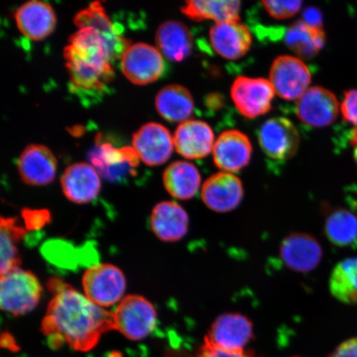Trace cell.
Returning a JSON list of instances; mask_svg holds the SVG:
<instances>
[{"mask_svg":"<svg viewBox=\"0 0 357 357\" xmlns=\"http://www.w3.org/2000/svg\"><path fill=\"white\" fill-rule=\"evenodd\" d=\"M132 146L142 162L156 167L167 162L175 145L167 128L158 123H149L134 133Z\"/></svg>","mask_w":357,"mask_h":357,"instance_id":"obj_12","label":"cell"},{"mask_svg":"<svg viewBox=\"0 0 357 357\" xmlns=\"http://www.w3.org/2000/svg\"><path fill=\"white\" fill-rule=\"evenodd\" d=\"M63 55L75 93L100 95L114 79L109 48L95 29H79L71 35Z\"/></svg>","mask_w":357,"mask_h":357,"instance_id":"obj_2","label":"cell"},{"mask_svg":"<svg viewBox=\"0 0 357 357\" xmlns=\"http://www.w3.org/2000/svg\"><path fill=\"white\" fill-rule=\"evenodd\" d=\"M351 144L354 147V155L357 165V128H355L351 133Z\"/></svg>","mask_w":357,"mask_h":357,"instance_id":"obj_38","label":"cell"},{"mask_svg":"<svg viewBox=\"0 0 357 357\" xmlns=\"http://www.w3.org/2000/svg\"><path fill=\"white\" fill-rule=\"evenodd\" d=\"M325 42L324 29L312 28L303 20L294 22L284 34V43L289 50L306 60L318 54Z\"/></svg>","mask_w":357,"mask_h":357,"instance_id":"obj_29","label":"cell"},{"mask_svg":"<svg viewBox=\"0 0 357 357\" xmlns=\"http://www.w3.org/2000/svg\"><path fill=\"white\" fill-rule=\"evenodd\" d=\"M275 89L264 78L240 77L231 88V96L236 109L248 119H256L271 109Z\"/></svg>","mask_w":357,"mask_h":357,"instance_id":"obj_7","label":"cell"},{"mask_svg":"<svg viewBox=\"0 0 357 357\" xmlns=\"http://www.w3.org/2000/svg\"><path fill=\"white\" fill-rule=\"evenodd\" d=\"M201 196L205 205L211 211L230 212L242 202L244 196L243 183L231 173L214 174L204 182Z\"/></svg>","mask_w":357,"mask_h":357,"instance_id":"obj_14","label":"cell"},{"mask_svg":"<svg viewBox=\"0 0 357 357\" xmlns=\"http://www.w3.org/2000/svg\"><path fill=\"white\" fill-rule=\"evenodd\" d=\"M121 69L129 82L137 86H145L162 77L165 62L158 48L140 43L131 45L124 52Z\"/></svg>","mask_w":357,"mask_h":357,"instance_id":"obj_8","label":"cell"},{"mask_svg":"<svg viewBox=\"0 0 357 357\" xmlns=\"http://www.w3.org/2000/svg\"><path fill=\"white\" fill-rule=\"evenodd\" d=\"M155 108L167 121L184 123L193 114L195 104L188 89L178 84H169L156 96Z\"/></svg>","mask_w":357,"mask_h":357,"instance_id":"obj_26","label":"cell"},{"mask_svg":"<svg viewBox=\"0 0 357 357\" xmlns=\"http://www.w3.org/2000/svg\"><path fill=\"white\" fill-rule=\"evenodd\" d=\"M42 293V285L32 272L19 267L1 275L0 305L12 315L21 316L33 311Z\"/></svg>","mask_w":357,"mask_h":357,"instance_id":"obj_3","label":"cell"},{"mask_svg":"<svg viewBox=\"0 0 357 357\" xmlns=\"http://www.w3.org/2000/svg\"><path fill=\"white\" fill-rule=\"evenodd\" d=\"M25 234L26 230L17 225L15 218H1V231H0L1 275L20 267L21 260L17 244Z\"/></svg>","mask_w":357,"mask_h":357,"instance_id":"obj_31","label":"cell"},{"mask_svg":"<svg viewBox=\"0 0 357 357\" xmlns=\"http://www.w3.org/2000/svg\"><path fill=\"white\" fill-rule=\"evenodd\" d=\"M340 102L329 89L321 86L310 87L298 100L296 114L307 126L324 128L337 119Z\"/></svg>","mask_w":357,"mask_h":357,"instance_id":"obj_10","label":"cell"},{"mask_svg":"<svg viewBox=\"0 0 357 357\" xmlns=\"http://www.w3.org/2000/svg\"><path fill=\"white\" fill-rule=\"evenodd\" d=\"M139 158L133 147L116 149L109 144L97 146L89 153V160L97 172L111 181L124 180L134 172Z\"/></svg>","mask_w":357,"mask_h":357,"instance_id":"obj_15","label":"cell"},{"mask_svg":"<svg viewBox=\"0 0 357 357\" xmlns=\"http://www.w3.org/2000/svg\"><path fill=\"white\" fill-rule=\"evenodd\" d=\"M280 257L289 269L307 273L316 269L323 258V249L314 236L292 233L285 236L280 247Z\"/></svg>","mask_w":357,"mask_h":357,"instance_id":"obj_13","label":"cell"},{"mask_svg":"<svg viewBox=\"0 0 357 357\" xmlns=\"http://www.w3.org/2000/svg\"><path fill=\"white\" fill-rule=\"evenodd\" d=\"M153 233L165 242H176L186 235L189 229V216L180 204L164 201L155 205L151 215Z\"/></svg>","mask_w":357,"mask_h":357,"instance_id":"obj_23","label":"cell"},{"mask_svg":"<svg viewBox=\"0 0 357 357\" xmlns=\"http://www.w3.org/2000/svg\"><path fill=\"white\" fill-rule=\"evenodd\" d=\"M46 211H26L24 212V218L26 225L30 229H36L40 227L47 222L49 217Z\"/></svg>","mask_w":357,"mask_h":357,"instance_id":"obj_37","label":"cell"},{"mask_svg":"<svg viewBox=\"0 0 357 357\" xmlns=\"http://www.w3.org/2000/svg\"><path fill=\"white\" fill-rule=\"evenodd\" d=\"M54 293L43 320L42 332L52 348L67 344L73 349H93L102 334L115 330L114 312L89 301L69 284L52 280Z\"/></svg>","mask_w":357,"mask_h":357,"instance_id":"obj_1","label":"cell"},{"mask_svg":"<svg viewBox=\"0 0 357 357\" xmlns=\"http://www.w3.org/2000/svg\"><path fill=\"white\" fill-rule=\"evenodd\" d=\"M293 357H300V356H293Z\"/></svg>","mask_w":357,"mask_h":357,"instance_id":"obj_39","label":"cell"},{"mask_svg":"<svg viewBox=\"0 0 357 357\" xmlns=\"http://www.w3.org/2000/svg\"><path fill=\"white\" fill-rule=\"evenodd\" d=\"M158 50L169 61H182L188 58L193 48V38L182 22L169 20L160 24L155 33Z\"/></svg>","mask_w":357,"mask_h":357,"instance_id":"obj_25","label":"cell"},{"mask_svg":"<svg viewBox=\"0 0 357 357\" xmlns=\"http://www.w3.org/2000/svg\"><path fill=\"white\" fill-rule=\"evenodd\" d=\"M265 10L275 20H287L296 15L301 10L302 1H284V0H269L262 1Z\"/></svg>","mask_w":357,"mask_h":357,"instance_id":"obj_32","label":"cell"},{"mask_svg":"<svg viewBox=\"0 0 357 357\" xmlns=\"http://www.w3.org/2000/svg\"><path fill=\"white\" fill-rule=\"evenodd\" d=\"M258 141L268 158L284 162L296 154L301 135L296 125L288 119L273 118L263 123Z\"/></svg>","mask_w":357,"mask_h":357,"instance_id":"obj_9","label":"cell"},{"mask_svg":"<svg viewBox=\"0 0 357 357\" xmlns=\"http://www.w3.org/2000/svg\"><path fill=\"white\" fill-rule=\"evenodd\" d=\"M306 24L312 26V28L323 29V15L315 7L307 8L303 13V20Z\"/></svg>","mask_w":357,"mask_h":357,"instance_id":"obj_36","label":"cell"},{"mask_svg":"<svg viewBox=\"0 0 357 357\" xmlns=\"http://www.w3.org/2000/svg\"><path fill=\"white\" fill-rule=\"evenodd\" d=\"M114 318L115 330L133 341L149 337L158 322L153 303L140 296H128L120 301Z\"/></svg>","mask_w":357,"mask_h":357,"instance_id":"obj_4","label":"cell"},{"mask_svg":"<svg viewBox=\"0 0 357 357\" xmlns=\"http://www.w3.org/2000/svg\"><path fill=\"white\" fill-rule=\"evenodd\" d=\"M82 284L89 300L102 307L121 301L126 289V279L122 271L110 264L89 268L83 275Z\"/></svg>","mask_w":357,"mask_h":357,"instance_id":"obj_5","label":"cell"},{"mask_svg":"<svg viewBox=\"0 0 357 357\" xmlns=\"http://www.w3.org/2000/svg\"><path fill=\"white\" fill-rule=\"evenodd\" d=\"M214 133L207 123L187 120L176 128L174 145L177 153L186 159H202L213 150Z\"/></svg>","mask_w":357,"mask_h":357,"instance_id":"obj_18","label":"cell"},{"mask_svg":"<svg viewBox=\"0 0 357 357\" xmlns=\"http://www.w3.org/2000/svg\"><path fill=\"white\" fill-rule=\"evenodd\" d=\"M340 111L343 119L357 128V89H348L344 93Z\"/></svg>","mask_w":357,"mask_h":357,"instance_id":"obj_33","label":"cell"},{"mask_svg":"<svg viewBox=\"0 0 357 357\" xmlns=\"http://www.w3.org/2000/svg\"><path fill=\"white\" fill-rule=\"evenodd\" d=\"M329 288L337 301L357 305V258L345 259L334 267Z\"/></svg>","mask_w":357,"mask_h":357,"instance_id":"obj_30","label":"cell"},{"mask_svg":"<svg viewBox=\"0 0 357 357\" xmlns=\"http://www.w3.org/2000/svg\"><path fill=\"white\" fill-rule=\"evenodd\" d=\"M165 188L172 197L187 200L198 193L201 176L195 165L183 160L173 162L163 174Z\"/></svg>","mask_w":357,"mask_h":357,"instance_id":"obj_27","label":"cell"},{"mask_svg":"<svg viewBox=\"0 0 357 357\" xmlns=\"http://www.w3.org/2000/svg\"><path fill=\"white\" fill-rule=\"evenodd\" d=\"M240 1L231 0H190L181 7V12L194 21L213 20L216 24L239 22Z\"/></svg>","mask_w":357,"mask_h":357,"instance_id":"obj_28","label":"cell"},{"mask_svg":"<svg viewBox=\"0 0 357 357\" xmlns=\"http://www.w3.org/2000/svg\"><path fill=\"white\" fill-rule=\"evenodd\" d=\"M254 337L252 321L238 312H227L214 320L204 341L227 351H243Z\"/></svg>","mask_w":357,"mask_h":357,"instance_id":"obj_11","label":"cell"},{"mask_svg":"<svg viewBox=\"0 0 357 357\" xmlns=\"http://www.w3.org/2000/svg\"><path fill=\"white\" fill-rule=\"evenodd\" d=\"M324 233L338 248H357V209L325 206Z\"/></svg>","mask_w":357,"mask_h":357,"instance_id":"obj_24","label":"cell"},{"mask_svg":"<svg viewBox=\"0 0 357 357\" xmlns=\"http://www.w3.org/2000/svg\"><path fill=\"white\" fill-rule=\"evenodd\" d=\"M56 156L48 147L43 145L26 146L17 162L22 181L29 185L50 184L56 177Z\"/></svg>","mask_w":357,"mask_h":357,"instance_id":"obj_17","label":"cell"},{"mask_svg":"<svg viewBox=\"0 0 357 357\" xmlns=\"http://www.w3.org/2000/svg\"><path fill=\"white\" fill-rule=\"evenodd\" d=\"M74 24L82 28H93L104 38L109 48L112 60L122 58L131 46L130 41L124 38L119 29L111 22L100 2H93L88 8L75 15Z\"/></svg>","mask_w":357,"mask_h":357,"instance_id":"obj_19","label":"cell"},{"mask_svg":"<svg viewBox=\"0 0 357 357\" xmlns=\"http://www.w3.org/2000/svg\"><path fill=\"white\" fill-rule=\"evenodd\" d=\"M213 50L227 60H238L251 48V32L239 22L214 24L209 31Z\"/></svg>","mask_w":357,"mask_h":357,"instance_id":"obj_21","label":"cell"},{"mask_svg":"<svg viewBox=\"0 0 357 357\" xmlns=\"http://www.w3.org/2000/svg\"><path fill=\"white\" fill-rule=\"evenodd\" d=\"M15 17L20 32L33 41L48 37L56 24L55 12L50 4L36 0L22 4L17 8Z\"/></svg>","mask_w":357,"mask_h":357,"instance_id":"obj_22","label":"cell"},{"mask_svg":"<svg viewBox=\"0 0 357 357\" xmlns=\"http://www.w3.org/2000/svg\"><path fill=\"white\" fill-rule=\"evenodd\" d=\"M66 197L75 204L91 202L99 195L101 182L95 168L84 162L70 165L61 176Z\"/></svg>","mask_w":357,"mask_h":357,"instance_id":"obj_20","label":"cell"},{"mask_svg":"<svg viewBox=\"0 0 357 357\" xmlns=\"http://www.w3.org/2000/svg\"><path fill=\"white\" fill-rule=\"evenodd\" d=\"M195 357H257L251 351H227L214 347L206 341L200 347Z\"/></svg>","mask_w":357,"mask_h":357,"instance_id":"obj_34","label":"cell"},{"mask_svg":"<svg viewBox=\"0 0 357 357\" xmlns=\"http://www.w3.org/2000/svg\"><path fill=\"white\" fill-rule=\"evenodd\" d=\"M252 146L249 137L238 130H227L218 137L213 155L217 167L227 173L238 172L251 160Z\"/></svg>","mask_w":357,"mask_h":357,"instance_id":"obj_16","label":"cell"},{"mask_svg":"<svg viewBox=\"0 0 357 357\" xmlns=\"http://www.w3.org/2000/svg\"><path fill=\"white\" fill-rule=\"evenodd\" d=\"M311 80V71L301 58L280 56L271 65L270 82L281 99H300L310 88Z\"/></svg>","mask_w":357,"mask_h":357,"instance_id":"obj_6","label":"cell"},{"mask_svg":"<svg viewBox=\"0 0 357 357\" xmlns=\"http://www.w3.org/2000/svg\"><path fill=\"white\" fill-rule=\"evenodd\" d=\"M328 357H357V337L342 342Z\"/></svg>","mask_w":357,"mask_h":357,"instance_id":"obj_35","label":"cell"}]
</instances>
